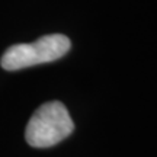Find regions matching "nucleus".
<instances>
[{"label": "nucleus", "instance_id": "obj_1", "mask_svg": "<svg viewBox=\"0 0 157 157\" xmlns=\"http://www.w3.org/2000/svg\"><path fill=\"white\" fill-rule=\"evenodd\" d=\"M73 129L74 124L67 108L61 102L51 101L41 105L31 117L25 129V140L32 147L47 148L67 138Z\"/></svg>", "mask_w": 157, "mask_h": 157}, {"label": "nucleus", "instance_id": "obj_2", "mask_svg": "<svg viewBox=\"0 0 157 157\" xmlns=\"http://www.w3.org/2000/svg\"><path fill=\"white\" fill-rule=\"evenodd\" d=\"M70 47L71 42L66 35H45L31 44L12 45L2 56L0 64L7 71H16L36 64L56 61L67 54Z\"/></svg>", "mask_w": 157, "mask_h": 157}]
</instances>
